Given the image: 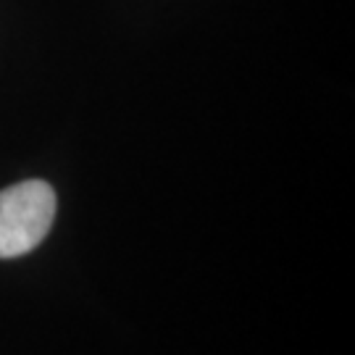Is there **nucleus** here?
<instances>
[{"label":"nucleus","instance_id":"nucleus-1","mask_svg":"<svg viewBox=\"0 0 355 355\" xmlns=\"http://www.w3.org/2000/svg\"><path fill=\"white\" fill-rule=\"evenodd\" d=\"M55 218V192L42 179L0 190V258L32 253Z\"/></svg>","mask_w":355,"mask_h":355}]
</instances>
